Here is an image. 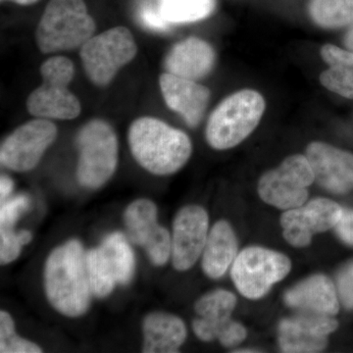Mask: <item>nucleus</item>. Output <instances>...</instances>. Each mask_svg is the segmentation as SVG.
Returning a JSON list of instances; mask_svg holds the SVG:
<instances>
[{"label": "nucleus", "instance_id": "1", "mask_svg": "<svg viewBox=\"0 0 353 353\" xmlns=\"http://www.w3.org/2000/svg\"><path fill=\"white\" fill-rule=\"evenodd\" d=\"M43 285L48 303L60 314L77 318L87 312L94 294L80 241L73 239L51 252L44 264Z\"/></svg>", "mask_w": 353, "mask_h": 353}, {"label": "nucleus", "instance_id": "2", "mask_svg": "<svg viewBox=\"0 0 353 353\" xmlns=\"http://www.w3.org/2000/svg\"><path fill=\"white\" fill-rule=\"evenodd\" d=\"M132 157L153 175L168 176L182 169L192 152L185 132L153 117L138 118L128 132Z\"/></svg>", "mask_w": 353, "mask_h": 353}, {"label": "nucleus", "instance_id": "3", "mask_svg": "<svg viewBox=\"0 0 353 353\" xmlns=\"http://www.w3.org/2000/svg\"><path fill=\"white\" fill-rule=\"evenodd\" d=\"M95 30L83 0H50L36 30L37 46L44 54L76 50Z\"/></svg>", "mask_w": 353, "mask_h": 353}, {"label": "nucleus", "instance_id": "4", "mask_svg": "<svg viewBox=\"0 0 353 353\" xmlns=\"http://www.w3.org/2000/svg\"><path fill=\"white\" fill-rule=\"evenodd\" d=\"M266 103L256 90H243L221 102L206 126V141L211 148L226 150L240 145L259 126Z\"/></svg>", "mask_w": 353, "mask_h": 353}, {"label": "nucleus", "instance_id": "5", "mask_svg": "<svg viewBox=\"0 0 353 353\" xmlns=\"http://www.w3.org/2000/svg\"><path fill=\"white\" fill-rule=\"evenodd\" d=\"M79 150L77 180L87 189L97 190L110 180L118 165L117 134L101 119L83 125L76 137Z\"/></svg>", "mask_w": 353, "mask_h": 353}, {"label": "nucleus", "instance_id": "6", "mask_svg": "<svg viewBox=\"0 0 353 353\" xmlns=\"http://www.w3.org/2000/svg\"><path fill=\"white\" fill-rule=\"evenodd\" d=\"M43 83L27 99L28 112L48 120H73L81 113L80 101L69 90L75 67L69 58L53 57L41 64Z\"/></svg>", "mask_w": 353, "mask_h": 353}, {"label": "nucleus", "instance_id": "7", "mask_svg": "<svg viewBox=\"0 0 353 353\" xmlns=\"http://www.w3.org/2000/svg\"><path fill=\"white\" fill-rule=\"evenodd\" d=\"M138 53L132 32L123 26L92 37L80 50L85 75L97 87H106Z\"/></svg>", "mask_w": 353, "mask_h": 353}, {"label": "nucleus", "instance_id": "8", "mask_svg": "<svg viewBox=\"0 0 353 353\" xmlns=\"http://www.w3.org/2000/svg\"><path fill=\"white\" fill-rule=\"evenodd\" d=\"M292 270V262L284 253L250 246L234 259L231 277L241 296L248 299H261L272 287L284 280Z\"/></svg>", "mask_w": 353, "mask_h": 353}, {"label": "nucleus", "instance_id": "9", "mask_svg": "<svg viewBox=\"0 0 353 353\" xmlns=\"http://www.w3.org/2000/svg\"><path fill=\"white\" fill-rule=\"evenodd\" d=\"M314 182V174L307 157L294 154L285 158L277 168L264 173L257 190L265 203L289 210L305 203L309 187Z\"/></svg>", "mask_w": 353, "mask_h": 353}, {"label": "nucleus", "instance_id": "10", "mask_svg": "<svg viewBox=\"0 0 353 353\" xmlns=\"http://www.w3.org/2000/svg\"><path fill=\"white\" fill-rule=\"evenodd\" d=\"M236 296L229 290L218 289L197 299L194 311L197 317L192 321V330L199 340H218L224 347L241 345L248 331L241 323L232 319L236 306Z\"/></svg>", "mask_w": 353, "mask_h": 353}, {"label": "nucleus", "instance_id": "11", "mask_svg": "<svg viewBox=\"0 0 353 353\" xmlns=\"http://www.w3.org/2000/svg\"><path fill=\"white\" fill-rule=\"evenodd\" d=\"M57 134V125L43 118H36L18 127L1 143L2 166L19 173L32 170L54 143Z\"/></svg>", "mask_w": 353, "mask_h": 353}, {"label": "nucleus", "instance_id": "12", "mask_svg": "<svg viewBox=\"0 0 353 353\" xmlns=\"http://www.w3.org/2000/svg\"><path fill=\"white\" fill-rule=\"evenodd\" d=\"M157 214L154 202L139 199L128 206L123 219L130 241L143 248L153 265L163 266L171 259L172 236L158 224Z\"/></svg>", "mask_w": 353, "mask_h": 353}, {"label": "nucleus", "instance_id": "13", "mask_svg": "<svg viewBox=\"0 0 353 353\" xmlns=\"http://www.w3.org/2000/svg\"><path fill=\"white\" fill-rule=\"evenodd\" d=\"M343 212L340 204L331 199H312L283 213L280 220L283 236L294 248H306L314 234L325 233L336 227Z\"/></svg>", "mask_w": 353, "mask_h": 353}, {"label": "nucleus", "instance_id": "14", "mask_svg": "<svg viewBox=\"0 0 353 353\" xmlns=\"http://www.w3.org/2000/svg\"><path fill=\"white\" fill-rule=\"evenodd\" d=\"M209 234L208 211L187 205L178 211L172 232V264L176 271H188L201 259Z\"/></svg>", "mask_w": 353, "mask_h": 353}, {"label": "nucleus", "instance_id": "15", "mask_svg": "<svg viewBox=\"0 0 353 353\" xmlns=\"http://www.w3.org/2000/svg\"><path fill=\"white\" fill-rule=\"evenodd\" d=\"M339 328L333 316L303 312L285 318L279 325V347L283 352H321L328 345V336Z\"/></svg>", "mask_w": 353, "mask_h": 353}, {"label": "nucleus", "instance_id": "16", "mask_svg": "<svg viewBox=\"0 0 353 353\" xmlns=\"http://www.w3.org/2000/svg\"><path fill=\"white\" fill-rule=\"evenodd\" d=\"M315 182L333 194L353 190V154L329 143L313 141L306 148Z\"/></svg>", "mask_w": 353, "mask_h": 353}, {"label": "nucleus", "instance_id": "17", "mask_svg": "<svg viewBox=\"0 0 353 353\" xmlns=\"http://www.w3.org/2000/svg\"><path fill=\"white\" fill-rule=\"evenodd\" d=\"M160 90L167 106L178 113L188 126L201 122L210 99V90L196 81L164 73L159 78Z\"/></svg>", "mask_w": 353, "mask_h": 353}, {"label": "nucleus", "instance_id": "18", "mask_svg": "<svg viewBox=\"0 0 353 353\" xmlns=\"http://www.w3.org/2000/svg\"><path fill=\"white\" fill-rule=\"evenodd\" d=\"M285 303L305 313L336 316L340 311V299L333 281L322 274L304 279L288 290Z\"/></svg>", "mask_w": 353, "mask_h": 353}, {"label": "nucleus", "instance_id": "19", "mask_svg": "<svg viewBox=\"0 0 353 353\" xmlns=\"http://www.w3.org/2000/svg\"><path fill=\"white\" fill-rule=\"evenodd\" d=\"M216 61L215 51L203 39L190 37L176 43L164 58L166 73L196 81L208 76Z\"/></svg>", "mask_w": 353, "mask_h": 353}, {"label": "nucleus", "instance_id": "20", "mask_svg": "<svg viewBox=\"0 0 353 353\" xmlns=\"http://www.w3.org/2000/svg\"><path fill=\"white\" fill-rule=\"evenodd\" d=\"M143 352H178L187 339L185 323L178 316L166 312H152L143 322Z\"/></svg>", "mask_w": 353, "mask_h": 353}, {"label": "nucleus", "instance_id": "21", "mask_svg": "<svg viewBox=\"0 0 353 353\" xmlns=\"http://www.w3.org/2000/svg\"><path fill=\"white\" fill-rule=\"evenodd\" d=\"M238 239L233 228L227 221H218L209 232L202 252V270L213 280L222 278L238 256Z\"/></svg>", "mask_w": 353, "mask_h": 353}, {"label": "nucleus", "instance_id": "22", "mask_svg": "<svg viewBox=\"0 0 353 353\" xmlns=\"http://www.w3.org/2000/svg\"><path fill=\"white\" fill-rule=\"evenodd\" d=\"M322 59L329 65L320 75V83L330 92L353 99V51L334 44H325L320 50Z\"/></svg>", "mask_w": 353, "mask_h": 353}, {"label": "nucleus", "instance_id": "23", "mask_svg": "<svg viewBox=\"0 0 353 353\" xmlns=\"http://www.w3.org/2000/svg\"><path fill=\"white\" fill-rule=\"evenodd\" d=\"M129 241L124 234L114 232L99 246L104 264L118 285L129 284L136 270V259Z\"/></svg>", "mask_w": 353, "mask_h": 353}, {"label": "nucleus", "instance_id": "24", "mask_svg": "<svg viewBox=\"0 0 353 353\" xmlns=\"http://www.w3.org/2000/svg\"><path fill=\"white\" fill-rule=\"evenodd\" d=\"M308 13L324 29H340L353 23V0H310Z\"/></svg>", "mask_w": 353, "mask_h": 353}, {"label": "nucleus", "instance_id": "25", "mask_svg": "<svg viewBox=\"0 0 353 353\" xmlns=\"http://www.w3.org/2000/svg\"><path fill=\"white\" fill-rule=\"evenodd\" d=\"M216 0H159L158 10L170 24L196 22L215 10Z\"/></svg>", "mask_w": 353, "mask_h": 353}, {"label": "nucleus", "instance_id": "26", "mask_svg": "<svg viewBox=\"0 0 353 353\" xmlns=\"http://www.w3.org/2000/svg\"><path fill=\"white\" fill-rule=\"evenodd\" d=\"M85 266L92 294L99 299L108 296L118 284L106 268L99 248L85 252Z\"/></svg>", "mask_w": 353, "mask_h": 353}, {"label": "nucleus", "instance_id": "27", "mask_svg": "<svg viewBox=\"0 0 353 353\" xmlns=\"http://www.w3.org/2000/svg\"><path fill=\"white\" fill-rule=\"evenodd\" d=\"M0 352L41 353L43 350L37 343L18 336L13 318L2 310L0 312Z\"/></svg>", "mask_w": 353, "mask_h": 353}, {"label": "nucleus", "instance_id": "28", "mask_svg": "<svg viewBox=\"0 0 353 353\" xmlns=\"http://www.w3.org/2000/svg\"><path fill=\"white\" fill-rule=\"evenodd\" d=\"M30 197L19 194L1 202L0 208V228H14L22 213L29 208Z\"/></svg>", "mask_w": 353, "mask_h": 353}, {"label": "nucleus", "instance_id": "29", "mask_svg": "<svg viewBox=\"0 0 353 353\" xmlns=\"http://www.w3.org/2000/svg\"><path fill=\"white\" fill-rule=\"evenodd\" d=\"M336 290L339 299L345 308L353 309V262L343 268L336 276Z\"/></svg>", "mask_w": 353, "mask_h": 353}, {"label": "nucleus", "instance_id": "30", "mask_svg": "<svg viewBox=\"0 0 353 353\" xmlns=\"http://www.w3.org/2000/svg\"><path fill=\"white\" fill-rule=\"evenodd\" d=\"M141 19L145 27L157 31H166L170 26V23L164 19L158 9L150 8V7H146L141 11Z\"/></svg>", "mask_w": 353, "mask_h": 353}, {"label": "nucleus", "instance_id": "31", "mask_svg": "<svg viewBox=\"0 0 353 353\" xmlns=\"http://www.w3.org/2000/svg\"><path fill=\"white\" fill-rule=\"evenodd\" d=\"M334 228L339 238L347 245L353 246V210L343 209V215Z\"/></svg>", "mask_w": 353, "mask_h": 353}, {"label": "nucleus", "instance_id": "32", "mask_svg": "<svg viewBox=\"0 0 353 353\" xmlns=\"http://www.w3.org/2000/svg\"><path fill=\"white\" fill-rule=\"evenodd\" d=\"M13 181L8 176H1L0 179V199L1 202L8 199L13 190Z\"/></svg>", "mask_w": 353, "mask_h": 353}, {"label": "nucleus", "instance_id": "33", "mask_svg": "<svg viewBox=\"0 0 353 353\" xmlns=\"http://www.w3.org/2000/svg\"><path fill=\"white\" fill-rule=\"evenodd\" d=\"M345 46L347 50L353 51V23L350 25L345 37Z\"/></svg>", "mask_w": 353, "mask_h": 353}, {"label": "nucleus", "instance_id": "34", "mask_svg": "<svg viewBox=\"0 0 353 353\" xmlns=\"http://www.w3.org/2000/svg\"><path fill=\"white\" fill-rule=\"evenodd\" d=\"M1 1H10L13 3L19 4V6H32V4L38 2L39 0H1Z\"/></svg>", "mask_w": 353, "mask_h": 353}]
</instances>
